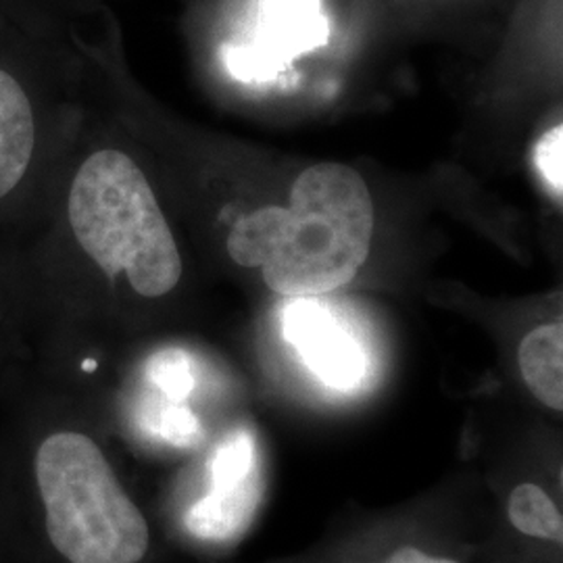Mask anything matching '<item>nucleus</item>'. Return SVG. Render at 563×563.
<instances>
[{
    "mask_svg": "<svg viewBox=\"0 0 563 563\" xmlns=\"http://www.w3.org/2000/svg\"><path fill=\"white\" fill-rule=\"evenodd\" d=\"M384 563H460L441 555H430L418 547H401Z\"/></svg>",
    "mask_w": 563,
    "mask_h": 563,
    "instance_id": "nucleus-14",
    "label": "nucleus"
},
{
    "mask_svg": "<svg viewBox=\"0 0 563 563\" xmlns=\"http://www.w3.org/2000/svg\"><path fill=\"white\" fill-rule=\"evenodd\" d=\"M320 0H262L260 38L225 48L228 69L241 80L274 78L286 60L325 44Z\"/></svg>",
    "mask_w": 563,
    "mask_h": 563,
    "instance_id": "nucleus-6",
    "label": "nucleus"
},
{
    "mask_svg": "<svg viewBox=\"0 0 563 563\" xmlns=\"http://www.w3.org/2000/svg\"><path fill=\"white\" fill-rule=\"evenodd\" d=\"M81 76L69 23L0 2V239L41 220L86 115Z\"/></svg>",
    "mask_w": 563,
    "mask_h": 563,
    "instance_id": "nucleus-2",
    "label": "nucleus"
},
{
    "mask_svg": "<svg viewBox=\"0 0 563 563\" xmlns=\"http://www.w3.org/2000/svg\"><path fill=\"white\" fill-rule=\"evenodd\" d=\"M11 7H20L25 11L38 13L48 20L59 21V23H69L67 18L78 9V0H0Z\"/></svg>",
    "mask_w": 563,
    "mask_h": 563,
    "instance_id": "nucleus-13",
    "label": "nucleus"
},
{
    "mask_svg": "<svg viewBox=\"0 0 563 563\" xmlns=\"http://www.w3.org/2000/svg\"><path fill=\"white\" fill-rule=\"evenodd\" d=\"M36 478L51 543L69 563H139L151 530L101 446L81 432H55L38 449Z\"/></svg>",
    "mask_w": 563,
    "mask_h": 563,
    "instance_id": "nucleus-4",
    "label": "nucleus"
},
{
    "mask_svg": "<svg viewBox=\"0 0 563 563\" xmlns=\"http://www.w3.org/2000/svg\"><path fill=\"white\" fill-rule=\"evenodd\" d=\"M257 446L251 430H232L213 453L211 488L186 516L188 530L205 541H228L251 523L260 504Z\"/></svg>",
    "mask_w": 563,
    "mask_h": 563,
    "instance_id": "nucleus-5",
    "label": "nucleus"
},
{
    "mask_svg": "<svg viewBox=\"0 0 563 563\" xmlns=\"http://www.w3.org/2000/svg\"><path fill=\"white\" fill-rule=\"evenodd\" d=\"M7 242H9V239H0V257H2V253L7 249Z\"/></svg>",
    "mask_w": 563,
    "mask_h": 563,
    "instance_id": "nucleus-15",
    "label": "nucleus"
},
{
    "mask_svg": "<svg viewBox=\"0 0 563 563\" xmlns=\"http://www.w3.org/2000/svg\"><path fill=\"white\" fill-rule=\"evenodd\" d=\"M148 376L157 388L178 402L192 390V374L186 355L178 349H167L153 357L148 365Z\"/></svg>",
    "mask_w": 563,
    "mask_h": 563,
    "instance_id": "nucleus-10",
    "label": "nucleus"
},
{
    "mask_svg": "<svg viewBox=\"0 0 563 563\" xmlns=\"http://www.w3.org/2000/svg\"><path fill=\"white\" fill-rule=\"evenodd\" d=\"M374 202L362 176L341 163H318L292 184L290 207H263L228 236L242 267L286 297H320L353 280L367 262Z\"/></svg>",
    "mask_w": 563,
    "mask_h": 563,
    "instance_id": "nucleus-3",
    "label": "nucleus"
},
{
    "mask_svg": "<svg viewBox=\"0 0 563 563\" xmlns=\"http://www.w3.org/2000/svg\"><path fill=\"white\" fill-rule=\"evenodd\" d=\"M18 241L32 288L48 295L95 278L159 301L184 278L180 244L148 174L125 148L92 141L86 115L41 220Z\"/></svg>",
    "mask_w": 563,
    "mask_h": 563,
    "instance_id": "nucleus-1",
    "label": "nucleus"
},
{
    "mask_svg": "<svg viewBox=\"0 0 563 563\" xmlns=\"http://www.w3.org/2000/svg\"><path fill=\"white\" fill-rule=\"evenodd\" d=\"M155 432L162 434L165 441L178 444V446H188L195 444L201 437V426L199 420L192 416L190 409L181 407V405H169L163 407L157 416L155 423Z\"/></svg>",
    "mask_w": 563,
    "mask_h": 563,
    "instance_id": "nucleus-11",
    "label": "nucleus"
},
{
    "mask_svg": "<svg viewBox=\"0 0 563 563\" xmlns=\"http://www.w3.org/2000/svg\"><path fill=\"white\" fill-rule=\"evenodd\" d=\"M509 522L518 532L549 543H563V518L539 484L526 483L514 488L507 504Z\"/></svg>",
    "mask_w": 563,
    "mask_h": 563,
    "instance_id": "nucleus-9",
    "label": "nucleus"
},
{
    "mask_svg": "<svg viewBox=\"0 0 563 563\" xmlns=\"http://www.w3.org/2000/svg\"><path fill=\"white\" fill-rule=\"evenodd\" d=\"M523 383L553 411L563 409V325L544 323L523 336L518 349Z\"/></svg>",
    "mask_w": 563,
    "mask_h": 563,
    "instance_id": "nucleus-8",
    "label": "nucleus"
},
{
    "mask_svg": "<svg viewBox=\"0 0 563 563\" xmlns=\"http://www.w3.org/2000/svg\"><path fill=\"white\" fill-rule=\"evenodd\" d=\"M284 334L323 384L339 390H353L362 383L365 376L363 351L322 302L299 297L288 305Z\"/></svg>",
    "mask_w": 563,
    "mask_h": 563,
    "instance_id": "nucleus-7",
    "label": "nucleus"
},
{
    "mask_svg": "<svg viewBox=\"0 0 563 563\" xmlns=\"http://www.w3.org/2000/svg\"><path fill=\"white\" fill-rule=\"evenodd\" d=\"M534 162L539 172L543 174L547 184L555 190L558 197H562L563 190V128L553 125L549 132H544L543 139L537 142L534 148Z\"/></svg>",
    "mask_w": 563,
    "mask_h": 563,
    "instance_id": "nucleus-12",
    "label": "nucleus"
}]
</instances>
